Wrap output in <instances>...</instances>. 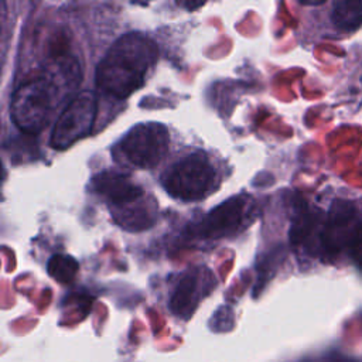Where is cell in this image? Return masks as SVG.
<instances>
[{"instance_id": "1", "label": "cell", "mask_w": 362, "mask_h": 362, "mask_svg": "<svg viewBox=\"0 0 362 362\" xmlns=\"http://www.w3.org/2000/svg\"><path fill=\"white\" fill-rule=\"evenodd\" d=\"M81 82L79 65L75 58H55L44 75L28 79L13 93L10 102V117L13 123L28 134L40 133L49 122L51 115L66 93Z\"/></svg>"}, {"instance_id": "2", "label": "cell", "mask_w": 362, "mask_h": 362, "mask_svg": "<svg viewBox=\"0 0 362 362\" xmlns=\"http://www.w3.org/2000/svg\"><path fill=\"white\" fill-rule=\"evenodd\" d=\"M157 55V45L147 35L134 31L123 34L109 47L96 66L98 88L117 99L130 96L144 85Z\"/></svg>"}, {"instance_id": "3", "label": "cell", "mask_w": 362, "mask_h": 362, "mask_svg": "<svg viewBox=\"0 0 362 362\" xmlns=\"http://www.w3.org/2000/svg\"><path fill=\"white\" fill-rule=\"evenodd\" d=\"M215 167L208 154L197 150L173 163L160 177L163 188L185 202L205 198L215 187Z\"/></svg>"}, {"instance_id": "4", "label": "cell", "mask_w": 362, "mask_h": 362, "mask_svg": "<svg viewBox=\"0 0 362 362\" xmlns=\"http://www.w3.org/2000/svg\"><path fill=\"white\" fill-rule=\"evenodd\" d=\"M320 245L328 256L362 246V216L346 199H335L320 229Z\"/></svg>"}, {"instance_id": "5", "label": "cell", "mask_w": 362, "mask_h": 362, "mask_svg": "<svg viewBox=\"0 0 362 362\" xmlns=\"http://www.w3.org/2000/svg\"><path fill=\"white\" fill-rule=\"evenodd\" d=\"M170 134L164 124L157 122L139 123L122 139L119 147L129 163L139 168L156 167L167 154Z\"/></svg>"}, {"instance_id": "6", "label": "cell", "mask_w": 362, "mask_h": 362, "mask_svg": "<svg viewBox=\"0 0 362 362\" xmlns=\"http://www.w3.org/2000/svg\"><path fill=\"white\" fill-rule=\"evenodd\" d=\"M96 112L98 102L95 93L90 90L78 93L57 119L52 127L49 146L52 148L64 150L89 134Z\"/></svg>"}, {"instance_id": "7", "label": "cell", "mask_w": 362, "mask_h": 362, "mask_svg": "<svg viewBox=\"0 0 362 362\" xmlns=\"http://www.w3.org/2000/svg\"><path fill=\"white\" fill-rule=\"evenodd\" d=\"M252 198L246 194L233 195L209 211L191 229L197 239H221L236 233L249 223Z\"/></svg>"}, {"instance_id": "8", "label": "cell", "mask_w": 362, "mask_h": 362, "mask_svg": "<svg viewBox=\"0 0 362 362\" xmlns=\"http://www.w3.org/2000/svg\"><path fill=\"white\" fill-rule=\"evenodd\" d=\"M214 286L215 277L208 267L195 266L188 269L181 276L170 297V310L177 317L184 320L189 318L199 300L206 296Z\"/></svg>"}, {"instance_id": "9", "label": "cell", "mask_w": 362, "mask_h": 362, "mask_svg": "<svg viewBox=\"0 0 362 362\" xmlns=\"http://www.w3.org/2000/svg\"><path fill=\"white\" fill-rule=\"evenodd\" d=\"M90 184L93 191L106 199L109 209L127 205L146 195L143 188L134 184L127 174L116 170H105L95 174Z\"/></svg>"}, {"instance_id": "10", "label": "cell", "mask_w": 362, "mask_h": 362, "mask_svg": "<svg viewBox=\"0 0 362 362\" xmlns=\"http://www.w3.org/2000/svg\"><path fill=\"white\" fill-rule=\"evenodd\" d=\"M113 221L129 232H139L154 225L157 218V205L153 197L143 198L119 208H110Z\"/></svg>"}, {"instance_id": "11", "label": "cell", "mask_w": 362, "mask_h": 362, "mask_svg": "<svg viewBox=\"0 0 362 362\" xmlns=\"http://www.w3.org/2000/svg\"><path fill=\"white\" fill-rule=\"evenodd\" d=\"M318 209H310L305 205L297 209L290 228V242L293 245H303L310 239V236L315 230V226L318 225Z\"/></svg>"}, {"instance_id": "12", "label": "cell", "mask_w": 362, "mask_h": 362, "mask_svg": "<svg viewBox=\"0 0 362 362\" xmlns=\"http://www.w3.org/2000/svg\"><path fill=\"white\" fill-rule=\"evenodd\" d=\"M331 17L334 24L338 28L352 31L362 24V1L361 0L335 1Z\"/></svg>"}, {"instance_id": "13", "label": "cell", "mask_w": 362, "mask_h": 362, "mask_svg": "<svg viewBox=\"0 0 362 362\" xmlns=\"http://www.w3.org/2000/svg\"><path fill=\"white\" fill-rule=\"evenodd\" d=\"M47 270L54 280L62 284H68L75 279L79 270V263L69 255L57 253L49 257L47 263Z\"/></svg>"}, {"instance_id": "14", "label": "cell", "mask_w": 362, "mask_h": 362, "mask_svg": "<svg viewBox=\"0 0 362 362\" xmlns=\"http://www.w3.org/2000/svg\"><path fill=\"white\" fill-rule=\"evenodd\" d=\"M233 325V313L229 307H221L212 318V328L215 331H228Z\"/></svg>"}, {"instance_id": "15", "label": "cell", "mask_w": 362, "mask_h": 362, "mask_svg": "<svg viewBox=\"0 0 362 362\" xmlns=\"http://www.w3.org/2000/svg\"><path fill=\"white\" fill-rule=\"evenodd\" d=\"M181 7H185V8H188V10H195V8H198V7H201L204 3L202 1H198V3H185V1H182V3H178Z\"/></svg>"}, {"instance_id": "16", "label": "cell", "mask_w": 362, "mask_h": 362, "mask_svg": "<svg viewBox=\"0 0 362 362\" xmlns=\"http://www.w3.org/2000/svg\"><path fill=\"white\" fill-rule=\"evenodd\" d=\"M358 267H359L361 272H362V253H361L359 257H358Z\"/></svg>"}, {"instance_id": "17", "label": "cell", "mask_w": 362, "mask_h": 362, "mask_svg": "<svg viewBox=\"0 0 362 362\" xmlns=\"http://www.w3.org/2000/svg\"><path fill=\"white\" fill-rule=\"evenodd\" d=\"M341 362H352V361H348V359H345V361H341Z\"/></svg>"}]
</instances>
